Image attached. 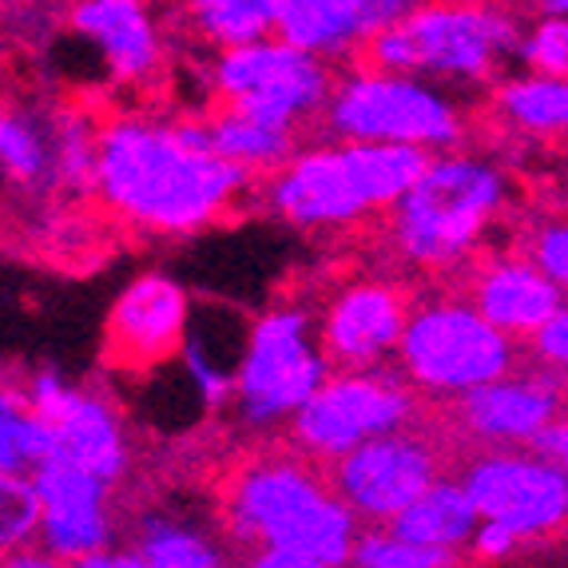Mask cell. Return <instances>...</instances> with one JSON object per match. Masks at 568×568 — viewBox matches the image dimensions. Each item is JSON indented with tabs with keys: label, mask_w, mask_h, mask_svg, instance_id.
I'll return each instance as SVG.
<instances>
[{
	"label": "cell",
	"mask_w": 568,
	"mask_h": 568,
	"mask_svg": "<svg viewBox=\"0 0 568 568\" xmlns=\"http://www.w3.org/2000/svg\"><path fill=\"white\" fill-rule=\"evenodd\" d=\"M398 369L422 398L454 406L465 394L517 374V342L485 323L469 298L434 294L409 314Z\"/></svg>",
	"instance_id": "7"
},
{
	"label": "cell",
	"mask_w": 568,
	"mask_h": 568,
	"mask_svg": "<svg viewBox=\"0 0 568 568\" xmlns=\"http://www.w3.org/2000/svg\"><path fill=\"white\" fill-rule=\"evenodd\" d=\"M68 29L77 32L84 44L104 64V77L112 84H143L155 77L163 60L160 24L152 9L140 0H84L72 4Z\"/></svg>",
	"instance_id": "19"
},
{
	"label": "cell",
	"mask_w": 568,
	"mask_h": 568,
	"mask_svg": "<svg viewBox=\"0 0 568 568\" xmlns=\"http://www.w3.org/2000/svg\"><path fill=\"white\" fill-rule=\"evenodd\" d=\"M246 338H251V323L235 318V311H227V306H200L191 314L180 369L200 409L219 414L223 406H235V382L246 354Z\"/></svg>",
	"instance_id": "21"
},
{
	"label": "cell",
	"mask_w": 568,
	"mask_h": 568,
	"mask_svg": "<svg viewBox=\"0 0 568 568\" xmlns=\"http://www.w3.org/2000/svg\"><path fill=\"white\" fill-rule=\"evenodd\" d=\"M52 465V437L44 422L32 414L20 386H4L0 394V477H32Z\"/></svg>",
	"instance_id": "28"
},
{
	"label": "cell",
	"mask_w": 568,
	"mask_h": 568,
	"mask_svg": "<svg viewBox=\"0 0 568 568\" xmlns=\"http://www.w3.org/2000/svg\"><path fill=\"white\" fill-rule=\"evenodd\" d=\"M521 40L525 24L497 4H414L362 48L358 64L442 88L489 84L505 60H517Z\"/></svg>",
	"instance_id": "5"
},
{
	"label": "cell",
	"mask_w": 568,
	"mask_h": 568,
	"mask_svg": "<svg viewBox=\"0 0 568 568\" xmlns=\"http://www.w3.org/2000/svg\"><path fill=\"white\" fill-rule=\"evenodd\" d=\"M52 143H57V187H95L100 128H92L80 112H52Z\"/></svg>",
	"instance_id": "29"
},
{
	"label": "cell",
	"mask_w": 568,
	"mask_h": 568,
	"mask_svg": "<svg viewBox=\"0 0 568 568\" xmlns=\"http://www.w3.org/2000/svg\"><path fill=\"white\" fill-rule=\"evenodd\" d=\"M389 529L398 532L402 540H414V545H426V549L465 552L474 545L477 529H481V513H477L462 477H442Z\"/></svg>",
	"instance_id": "23"
},
{
	"label": "cell",
	"mask_w": 568,
	"mask_h": 568,
	"mask_svg": "<svg viewBox=\"0 0 568 568\" xmlns=\"http://www.w3.org/2000/svg\"><path fill=\"white\" fill-rule=\"evenodd\" d=\"M469 303L481 311L485 323H493L513 342H532L549 318L568 303L552 278L540 275V266L525 255H493L474 271Z\"/></svg>",
	"instance_id": "20"
},
{
	"label": "cell",
	"mask_w": 568,
	"mask_h": 568,
	"mask_svg": "<svg viewBox=\"0 0 568 568\" xmlns=\"http://www.w3.org/2000/svg\"><path fill=\"white\" fill-rule=\"evenodd\" d=\"M525 258H532V263L540 266V275L552 278L568 298V223L565 219H557V223H540V227L529 235Z\"/></svg>",
	"instance_id": "33"
},
{
	"label": "cell",
	"mask_w": 568,
	"mask_h": 568,
	"mask_svg": "<svg viewBox=\"0 0 568 568\" xmlns=\"http://www.w3.org/2000/svg\"><path fill=\"white\" fill-rule=\"evenodd\" d=\"M406 0H278L275 37L306 57L346 60L409 17Z\"/></svg>",
	"instance_id": "18"
},
{
	"label": "cell",
	"mask_w": 568,
	"mask_h": 568,
	"mask_svg": "<svg viewBox=\"0 0 568 568\" xmlns=\"http://www.w3.org/2000/svg\"><path fill=\"white\" fill-rule=\"evenodd\" d=\"M0 163L17 187H57L52 115H37L29 108H4V115H0Z\"/></svg>",
	"instance_id": "25"
},
{
	"label": "cell",
	"mask_w": 568,
	"mask_h": 568,
	"mask_svg": "<svg viewBox=\"0 0 568 568\" xmlns=\"http://www.w3.org/2000/svg\"><path fill=\"white\" fill-rule=\"evenodd\" d=\"M40 521H44V509H40L32 477H0V545H4V557L37 549Z\"/></svg>",
	"instance_id": "31"
},
{
	"label": "cell",
	"mask_w": 568,
	"mask_h": 568,
	"mask_svg": "<svg viewBox=\"0 0 568 568\" xmlns=\"http://www.w3.org/2000/svg\"><path fill=\"white\" fill-rule=\"evenodd\" d=\"M219 521L227 540L251 549V557L283 552L334 568H351L362 537V521L334 493L331 474L291 446L239 465L223 485Z\"/></svg>",
	"instance_id": "2"
},
{
	"label": "cell",
	"mask_w": 568,
	"mask_h": 568,
	"mask_svg": "<svg viewBox=\"0 0 568 568\" xmlns=\"http://www.w3.org/2000/svg\"><path fill=\"white\" fill-rule=\"evenodd\" d=\"M278 0H195L187 4V29L219 52L251 48L275 37Z\"/></svg>",
	"instance_id": "26"
},
{
	"label": "cell",
	"mask_w": 568,
	"mask_h": 568,
	"mask_svg": "<svg viewBox=\"0 0 568 568\" xmlns=\"http://www.w3.org/2000/svg\"><path fill=\"white\" fill-rule=\"evenodd\" d=\"M540 369H552L557 378H568V303L549 318V326L529 342Z\"/></svg>",
	"instance_id": "34"
},
{
	"label": "cell",
	"mask_w": 568,
	"mask_h": 568,
	"mask_svg": "<svg viewBox=\"0 0 568 568\" xmlns=\"http://www.w3.org/2000/svg\"><path fill=\"white\" fill-rule=\"evenodd\" d=\"M331 378L334 369L318 338V318L306 306H271L251 323L235 382V414L255 434L291 429Z\"/></svg>",
	"instance_id": "8"
},
{
	"label": "cell",
	"mask_w": 568,
	"mask_h": 568,
	"mask_svg": "<svg viewBox=\"0 0 568 568\" xmlns=\"http://www.w3.org/2000/svg\"><path fill=\"white\" fill-rule=\"evenodd\" d=\"M557 417H565V378L540 366L517 369L449 406L454 434L477 449H532Z\"/></svg>",
	"instance_id": "16"
},
{
	"label": "cell",
	"mask_w": 568,
	"mask_h": 568,
	"mask_svg": "<svg viewBox=\"0 0 568 568\" xmlns=\"http://www.w3.org/2000/svg\"><path fill=\"white\" fill-rule=\"evenodd\" d=\"M457 477L481 521L505 525L525 545L568 532V474L532 449H477Z\"/></svg>",
	"instance_id": "12"
},
{
	"label": "cell",
	"mask_w": 568,
	"mask_h": 568,
	"mask_svg": "<svg viewBox=\"0 0 568 568\" xmlns=\"http://www.w3.org/2000/svg\"><path fill=\"white\" fill-rule=\"evenodd\" d=\"M334 84L338 77L331 64L283 44L278 37L235 48V52H219L211 68V88L223 108L294 135H303L306 120L326 112Z\"/></svg>",
	"instance_id": "10"
},
{
	"label": "cell",
	"mask_w": 568,
	"mask_h": 568,
	"mask_svg": "<svg viewBox=\"0 0 568 568\" xmlns=\"http://www.w3.org/2000/svg\"><path fill=\"white\" fill-rule=\"evenodd\" d=\"M20 389L52 437V465H77L108 485L123 481L132 465V446H128L123 417L104 394L77 386L48 366L32 369Z\"/></svg>",
	"instance_id": "13"
},
{
	"label": "cell",
	"mask_w": 568,
	"mask_h": 568,
	"mask_svg": "<svg viewBox=\"0 0 568 568\" xmlns=\"http://www.w3.org/2000/svg\"><path fill=\"white\" fill-rule=\"evenodd\" d=\"M77 568H148L140 560V552L128 545H115V549H108V552H100V557H92V560H84V565H77Z\"/></svg>",
	"instance_id": "37"
},
{
	"label": "cell",
	"mask_w": 568,
	"mask_h": 568,
	"mask_svg": "<svg viewBox=\"0 0 568 568\" xmlns=\"http://www.w3.org/2000/svg\"><path fill=\"white\" fill-rule=\"evenodd\" d=\"M417 414H422V394L402 378V369L334 374L286 434L294 454L331 469L378 437L414 429Z\"/></svg>",
	"instance_id": "9"
},
{
	"label": "cell",
	"mask_w": 568,
	"mask_h": 568,
	"mask_svg": "<svg viewBox=\"0 0 568 568\" xmlns=\"http://www.w3.org/2000/svg\"><path fill=\"white\" fill-rule=\"evenodd\" d=\"M246 183L215 152L207 123L115 115L100 128L95 195L135 231L195 235L243 200Z\"/></svg>",
	"instance_id": "1"
},
{
	"label": "cell",
	"mask_w": 568,
	"mask_h": 568,
	"mask_svg": "<svg viewBox=\"0 0 568 568\" xmlns=\"http://www.w3.org/2000/svg\"><path fill=\"white\" fill-rule=\"evenodd\" d=\"M537 12H545V17H565L568 20V0H549V4H537Z\"/></svg>",
	"instance_id": "40"
},
{
	"label": "cell",
	"mask_w": 568,
	"mask_h": 568,
	"mask_svg": "<svg viewBox=\"0 0 568 568\" xmlns=\"http://www.w3.org/2000/svg\"><path fill=\"white\" fill-rule=\"evenodd\" d=\"M191 294L163 271H143L115 294L104 323V362L115 374H152L180 362L191 331Z\"/></svg>",
	"instance_id": "14"
},
{
	"label": "cell",
	"mask_w": 568,
	"mask_h": 568,
	"mask_svg": "<svg viewBox=\"0 0 568 568\" xmlns=\"http://www.w3.org/2000/svg\"><path fill=\"white\" fill-rule=\"evenodd\" d=\"M517 60H521L525 77L568 80V20L545 17V12L532 9V20L525 24V40Z\"/></svg>",
	"instance_id": "32"
},
{
	"label": "cell",
	"mask_w": 568,
	"mask_h": 568,
	"mask_svg": "<svg viewBox=\"0 0 568 568\" xmlns=\"http://www.w3.org/2000/svg\"><path fill=\"white\" fill-rule=\"evenodd\" d=\"M509 203V175L485 155H434L426 175L389 211V251L417 271H454L469 263Z\"/></svg>",
	"instance_id": "4"
},
{
	"label": "cell",
	"mask_w": 568,
	"mask_h": 568,
	"mask_svg": "<svg viewBox=\"0 0 568 568\" xmlns=\"http://www.w3.org/2000/svg\"><path fill=\"white\" fill-rule=\"evenodd\" d=\"M207 132L215 152L239 168L243 175H278L294 155L303 152V143L294 132H283V128H271V123H258L251 115H239L231 108H219L207 120Z\"/></svg>",
	"instance_id": "24"
},
{
	"label": "cell",
	"mask_w": 568,
	"mask_h": 568,
	"mask_svg": "<svg viewBox=\"0 0 568 568\" xmlns=\"http://www.w3.org/2000/svg\"><path fill=\"white\" fill-rule=\"evenodd\" d=\"M497 115L525 135H568V80L513 77L497 84Z\"/></svg>",
	"instance_id": "27"
},
{
	"label": "cell",
	"mask_w": 568,
	"mask_h": 568,
	"mask_svg": "<svg viewBox=\"0 0 568 568\" xmlns=\"http://www.w3.org/2000/svg\"><path fill=\"white\" fill-rule=\"evenodd\" d=\"M239 568H334V565H318V560H303V557H283V552H255V557H246Z\"/></svg>",
	"instance_id": "38"
},
{
	"label": "cell",
	"mask_w": 568,
	"mask_h": 568,
	"mask_svg": "<svg viewBox=\"0 0 568 568\" xmlns=\"http://www.w3.org/2000/svg\"><path fill=\"white\" fill-rule=\"evenodd\" d=\"M434 155L378 143H311L266 180V207L298 231H346L394 211Z\"/></svg>",
	"instance_id": "3"
},
{
	"label": "cell",
	"mask_w": 568,
	"mask_h": 568,
	"mask_svg": "<svg viewBox=\"0 0 568 568\" xmlns=\"http://www.w3.org/2000/svg\"><path fill=\"white\" fill-rule=\"evenodd\" d=\"M351 568H465V552L426 549L402 540L394 529H362Z\"/></svg>",
	"instance_id": "30"
},
{
	"label": "cell",
	"mask_w": 568,
	"mask_h": 568,
	"mask_svg": "<svg viewBox=\"0 0 568 568\" xmlns=\"http://www.w3.org/2000/svg\"><path fill=\"white\" fill-rule=\"evenodd\" d=\"M227 532L183 509H143L132 525V549L148 568H227Z\"/></svg>",
	"instance_id": "22"
},
{
	"label": "cell",
	"mask_w": 568,
	"mask_h": 568,
	"mask_svg": "<svg viewBox=\"0 0 568 568\" xmlns=\"http://www.w3.org/2000/svg\"><path fill=\"white\" fill-rule=\"evenodd\" d=\"M4 568H68V565H60V560H52L48 552H40V549H24V552H12V557H4Z\"/></svg>",
	"instance_id": "39"
},
{
	"label": "cell",
	"mask_w": 568,
	"mask_h": 568,
	"mask_svg": "<svg viewBox=\"0 0 568 568\" xmlns=\"http://www.w3.org/2000/svg\"><path fill=\"white\" fill-rule=\"evenodd\" d=\"M326 474L362 529H389L422 493L449 477L442 437L426 434L422 426L378 437L331 465Z\"/></svg>",
	"instance_id": "11"
},
{
	"label": "cell",
	"mask_w": 568,
	"mask_h": 568,
	"mask_svg": "<svg viewBox=\"0 0 568 568\" xmlns=\"http://www.w3.org/2000/svg\"><path fill=\"white\" fill-rule=\"evenodd\" d=\"M409 303L406 286L389 278H354L331 294L318 314V338L334 374H369L398 362V346L406 338Z\"/></svg>",
	"instance_id": "15"
},
{
	"label": "cell",
	"mask_w": 568,
	"mask_h": 568,
	"mask_svg": "<svg viewBox=\"0 0 568 568\" xmlns=\"http://www.w3.org/2000/svg\"><path fill=\"white\" fill-rule=\"evenodd\" d=\"M40 509V552L60 565L77 568L100 552L115 549V517H112V485L92 477L77 465H44L32 474Z\"/></svg>",
	"instance_id": "17"
},
{
	"label": "cell",
	"mask_w": 568,
	"mask_h": 568,
	"mask_svg": "<svg viewBox=\"0 0 568 568\" xmlns=\"http://www.w3.org/2000/svg\"><path fill=\"white\" fill-rule=\"evenodd\" d=\"M532 454H540L545 462H552L557 469H565L568 474V414L557 417V422H552V426L532 442Z\"/></svg>",
	"instance_id": "36"
},
{
	"label": "cell",
	"mask_w": 568,
	"mask_h": 568,
	"mask_svg": "<svg viewBox=\"0 0 568 568\" xmlns=\"http://www.w3.org/2000/svg\"><path fill=\"white\" fill-rule=\"evenodd\" d=\"M323 132L334 143H378L446 155L465 140V108L442 84L354 64L334 84Z\"/></svg>",
	"instance_id": "6"
},
{
	"label": "cell",
	"mask_w": 568,
	"mask_h": 568,
	"mask_svg": "<svg viewBox=\"0 0 568 568\" xmlns=\"http://www.w3.org/2000/svg\"><path fill=\"white\" fill-rule=\"evenodd\" d=\"M521 549H525V540L517 537V532H509L505 525H489V521H481L474 545H469L474 560H485V565H501V560L517 557Z\"/></svg>",
	"instance_id": "35"
}]
</instances>
